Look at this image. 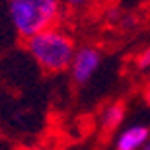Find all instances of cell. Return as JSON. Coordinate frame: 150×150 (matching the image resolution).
<instances>
[{
	"instance_id": "cell-1",
	"label": "cell",
	"mask_w": 150,
	"mask_h": 150,
	"mask_svg": "<svg viewBox=\"0 0 150 150\" xmlns=\"http://www.w3.org/2000/svg\"><path fill=\"white\" fill-rule=\"evenodd\" d=\"M25 41H28L29 55L47 72H61V70L70 68L72 59L76 55L74 41L64 31L55 28L45 29Z\"/></svg>"
},
{
	"instance_id": "cell-2",
	"label": "cell",
	"mask_w": 150,
	"mask_h": 150,
	"mask_svg": "<svg viewBox=\"0 0 150 150\" xmlns=\"http://www.w3.org/2000/svg\"><path fill=\"white\" fill-rule=\"evenodd\" d=\"M8 12L16 31L29 39L55 28L61 16V0H8Z\"/></svg>"
},
{
	"instance_id": "cell-3",
	"label": "cell",
	"mask_w": 150,
	"mask_h": 150,
	"mask_svg": "<svg viewBox=\"0 0 150 150\" xmlns=\"http://www.w3.org/2000/svg\"><path fill=\"white\" fill-rule=\"evenodd\" d=\"M101 64V53L94 47H82V49L76 51V55L72 59V64H70V74H72V80L76 84H86L92 80V76L96 74V70L100 68Z\"/></svg>"
},
{
	"instance_id": "cell-4",
	"label": "cell",
	"mask_w": 150,
	"mask_h": 150,
	"mask_svg": "<svg viewBox=\"0 0 150 150\" xmlns=\"http://www.w3.org/2000/svg\"><path fill=\"white\" fill-rule=\"evenodd\" d=\"M150 139V131L144 125H133L127 127L115 142V150H142L146 140Z\"/></svg>"
},
{
	"instance_id": "cell-5",
	"label": "cell",
	"mask_w": 150,
	"mask_h": 150,
	"mask_svg": "<svg viewBox=\"0 0 150 150\" xmlns=\"http://www.w3.org/2000/svg\"><path fill=\"white\" fill-rule=\"evenodd\" d=\"M125 113H127V107H125L123 101H115L111 105H107L105 109H103V113H101V119H100L101 129H103L105 133L117 129L125 121Z\"/></svg>"
},
{
	"instance_id": "cell-6",
	"label": "cell",
	"mask_w": 150,
	"mask_h": 150,
	"mask_svg": "<svg viewBox=\"0 0 150 150\" xmlns=\"http://www.w3.org/2000/svg\"><path fill=\"white\" fill-rule=\"evenodd\" d=\"M137 67H139V70H148L150 68V47L137 57Z\"/></svg>"
},
{
	"instance_id": "cell-7",
	"label": "cell",
	"mask_w": 150,
	"mask_h": 150,
	"mask_svg": "<svg viewBox=\"0 0 150 150\" xmlns=\"http://www.w3.org/2000/svg\"><path fill=\"white\" fill-rule=\"evenodd\" d=\"M61 2L70 6V8H84V6H88L92 0H61Z\"/></svg>"
},
{
	"instance_id": "cell-8",
	"label": "cell",
	"mask_w": 150,
	"mask_h": 150,
	"mask_svg": "<svg viewBox=\"0 0 150 150\" xmlns=\"http://www.w3.org/2000/svg\"><path fill=\"white\" fill-rule=\"evenodd\" d=\"M146 101H148V105H150V84H148V88H146Z\"/></svg>"
},
{
	"instance_id": "cell-9",
	"label": "cell",
	"mask_w": 150,
	"mask_h": 150,
	"mask_svg": "<svg viewBox=\"0 0 150 150\" xmlns=\"http://www.w3.org/2000/svg\"><path fill=\"white\" fill-rule=\"evenodd\" d=\"M142 150H150V139H148V140H146V144H144V146H142Z\"/></svg>"
},
{
	"instance_id": "cell-10",
	"label": "cell",
	"mask_w": 150,
	"mask_h": 150,
	"mask_svg": "<svg viewBox=\"0 0 150 150\" xmlns=\"http://www.w3.org/2000/svg\"><path fill=\"white\" fill-rule=\"evenodd\" d=\"M20 150H37V148H29V146H23V148H20Z\"/></svg>"
}]
</instances>
